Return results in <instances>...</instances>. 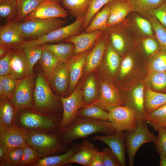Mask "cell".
I'll list each match as a JSON object with an SVG mask.
<instances>
[{
  "instance_id": "obj_1",
  "label": "cell",
  "mask_w": 166,
  "mask_h": 166,
  "mask_svg": "<svg viewBox=\"0 0 166 166\" xmlns=\"http://www.w3.org/2000/svg\"><path fill=\"white\" fill-rule=\"evenodd\" d=\"M115 132L108 120L77 117L70 125L56 133L60 142L68 146L77 140L85 138L93 134L101 133L109 135Z\"/></svg>"
},
{
  "instance_id": "obj_2",
  "label": "cell",
  "mask_w": 166,
  "mask_h": 166,
  "mask_svg": "<svg viewBox=\"0 0 166 166\" xmlns=\"http://www.w3.org/2000/svg\"><path fill=\"white\" fill-rule=\"evenodd\" d=\"M62 113H46L34 109H25L18 111V123L27 130H37L56 133L59 130Z\"/></svg>"
},
{
  "instance_id": "obj_3",
  "label": "cell",
  "mask_w": 166,
  "mask_h": 166,
  "mask_svg": "<svg viewBox=\"0 0 166 166\" xmlns=\"http://www.w3.org/2000/svg\"><path fill=\"white\" fill-rule=\"evenodd\" d=\"M45 77L38 69L33 92L34 109L46 113H61L63 112L61 101L53 93Z\"/></svg>"
},
{
  "instance_id": "obj_4",
  "label": "cell",
  "mask_w": 166,
  "mask_h": 166,
  "mask_svg": "<svg viewBox=\"0 0 166 166\" xmlns=\"http://www.w3.org/2000/svg\"><path fill=\"white\" fill-rule=\"evenodd\" d=\"M26 143L38 151L40 159L64 152L68 149V146L60 142L56 133L37 130H28Z\"/></svg>"
},
{
  "instance_id": "obj_5",
  "label": "cell",
  "mask_w": 166,
  "mask_h": 166,
  "mask_svg": "<svg viewBox=\"0 0 166 166\" xmlns=\"http://www.w3.org/2000/svg\"><path fill=\"white\" fill-rule=\"evenodd\" d=\"M68 20L61 18H33L17 23L22 36L26 40H29L45 36L64 26Z\"/></svg>"
},
{
  "instance_id": "obj_6",
  "label": "cell",
  "mask_w": 166,
  "mask_h": 166,
  "mask_svg": "<svg viewBox=\"0 0 166 166\" xmlns=\"http://www.w3.org/2000/svg\"><path fill=\"white\" fill-rule=\"evenodd\" d=\"M146 120H138L136 129L131 132L126 131L124 133L125 144L127 148L128 164L132 166L136 153L139 148L146 143H154L155 135L149 130Z\"/></svg>"
},
{
  "instance_id": "obj_7",
  "label": "cell",
  "mask_w": 166,
  "mask_h": 166,
  "mask_svg": "<svg viewBox=\"0 0 166 166\" xmlns=\"http://www.w3.org/2000/svg\"><path fill=\"white\" fill-rule=\"evenodd\" d=\"M107 118L117 132H131L137 127L138 120L137 115L133 110L127 106L114 108L108 112Z\"/></svg>"
},
{
  "instance_id": "obj_8",
  "label": "cell",
  "mask_w": 166,
  "mask_h": 166,
  "mask_svg": "<svg viewBox=\"0 0 166 166\" xmlns=\"http://www.w3.org/2000/svg\"><path fill=\"white\" fill-rule=\"evenodd\" d=\"M59 97L63 107L62 117L59 129L61 130L68 127L74 122L78 111L84 105V104L80 85L77 86L68 96Z\"/></svg>"
},
{
  "instance_id": "obj_9",
  "label": "cell",
  "mask_w": 166,
  "mask_h": 166,
  "mask_svg": "<svg viewBox=\"0 0 166 166\" xmlns=\"http://www.w3.org/2000/svg\"><path fill=\"white\" fill-rule=\"evenodd\" d=\"M34 83L32 75L18 80L15 91L9 99L18 111L25 109H34Z\"/></svg>"
},
{
  "instance_id": "obj_10",
  "label": "cell",
  "mask_w": 166,
  "mask_h": 166,
  "mask_svg": "<svg viewBox=\"0 0 166 166\" xmlns=\"http://www.w3.org/2000/svg\"><path fill=\"white\" fill-rule=\"evenodd\" d=\"M10 59V70L9 76L18 80L32 75L33 71L20 45L11 48Z\"/></svg>"
},
{
  "instance_id": "obj_11",
  "label": "cell",
  "mask_w": 166,
  "mask_h": 166,
  "mask_svg": "<svg viewBox=\"0 0 166 166\" xmlns=\"http://www.w3.org/2000/svg\"><path fill=\"white\" fill-rule=\"evenodd\" d=\"M83 18H77L72 23L63 26L45 36L34 40L41 45L64 41L70 37L81 33Z\"/></svg>"
},
{
  "instance_id": "obj_12",
  "label": "cell",
  "mask_w": 166,
  "mask_h": 166,
  "mask_svg": "<svg viewBox=\"0 0 166 166\" xmlns=\"http://www.w3.org/2000/svg\"><path fill=\"white\" fill-rule=\"evenodd\" d=\"M68 13L60 2L47 0L39 5L25 20L33 18L65 19Z\"/></svg>"
},
{
  "instance_id": "obj_13",
  "label": "cell",
  "mask_w": 166,
  "mask_h": 166,
  "mask_svg": "<svg viewBox=\"0 0 166 166\" xmlns=\"http://www.w3.org/2000/svg\"><path fill=\"white\" fill-rule=\"evenodd\" d=\"M28 130L16 126L5 127L0 125V142L9 148L24 147L27 144Z\"/></svg>"
},
{
  "instance_id": "obj_14",
  "label": "cell",
  "mask_w": 166,
  "mask_h": 166,
  "mask_svg": "<svg viewBox=\"0 0 166 166\" xmlns=\"http://www.w3.org/2000/svg\"><path fill=\"white\" fill-rule=\"evenodd\" d=\"M93 102L107 112L114 108L123 106L122 98L118 91L112 84L106 81L101 83L99 98Z\"/></svg>"
},
{
  "instance_id": "obj_15",
  "label": "cell",
  "mask_w": 166,
  "mask_h": 166,
  "mask_svg": "<svg viewBox=\"0 0 166 166\" xmlns=\"http://www.w3.org/2000/svg\"><path fill=\"white\" fill-rule=\"evenodd\" d=\"M108 37L105 32L92 48L87 56L84 69L85 75L95 70L100 64L105 55Z\"/></svg>"
},
{
  "instance_id": "obj_16",
  "label": "cell",
  "mask_w": 166,
  "mask_h": 166,
  "mask_svg": "<svg viewBox=\"0 0 166 166\" xmlns=\"http://www.w3.org/2000/svg\"><path fill=\"white\" fill-rule=\"evenodd\" d=\"M104 32L101 30L89 32L84 31L70 37L64 41L74 45L73 56L76 55L85 53L92 48Z\"/></svg>"
},
{
  "instance_id": "obj_17",
  "label": "cell",
  "mask_w": 166,
  "mask_h": 166,
  "mask_svg": "<svg viewBox=\"0 0 166 166\" xmlns=\"http://www.w3.org/2000/svg\"><path fill=\"white\" fill-rule=\"evenodd\" d=\"M92 139L101 141L107 144L118 159L121 166L126 165L124 132H116L109 135L96 136Z\"/></svg>"
},
{
  "instance_id": "obj_18",
  "label": "cell",
  "mask_w": 166,
  "mask_h": 166,
  "mask_svg": "<svg viewBox=\"0 0 166 166\" xmlns=\"http://www.w3.org/2000/svg\"><path fill=\"white\" fill-rule=\"evenodd\" d=\"M52 87L61 97H65L69 82L67 62L60 61L49 79Z\"/></svg>"
},
{
  "instance_id": "obj_19",
  "label": "cell",
  "mask_w": 166,
  "mask_h": 166,
  "mask_svg": "<svg viewBox=\"0 0 166 166\" xmlns=\"http://www.w3.org/2000/svg\"><path fill=\"white\" fill-rule=\"evenodd\" d=\"M26 40L22 35L17 23L7 22L0 27V45L11 47L20 45Z\"/></svg>"
},
{
  "instance_id": "obj_20",
  "label": "cell",
  "mask_w": 166,
  "mask_h": 166,
  "mask_svg": "<svg viewBox=\"0 0 166 166\" xmlns=\"http://www.w3.org/2000/svg\"><path fill=\"white\" fill-rule=\"evenodd\" d=\"M90 50L73 56L67 62L69 66V76L68 89L70 94L75 89L81 76L87 56Z\"/></svg>"
},
{
  "instance_id": "obj_21",
  "label": "cell",
  "mask_w": 166,
  "mask_h": 166,
  "mask_svg": "<svg viewBox=\"0 0 166 166\" xmlns=\"http://www.w3.org/2000/svg\"><path fill=\"white\" fill-rule=\"evenodd\" d=\"M109 3L110 10L107 27L121 23L132 11L127 0H112Z\"/></svg>"
},
{
  "instance_id": "obj_22",
  "label": "cell",
  "mask_w": 166,
  "mask_h": 166,
  "mask_svg": "<svg viewBox=\"0 0 166 166\" xmlns=\"http://www.w3.org/2000/svg\"><path fill=\"white\" fill-rule=\"evenodd\" d=\"M82 143H73L62 154L40 159L36 166H61L68 164L69 160L80 148Z\"/></svg>"
},
{
  "instance_id": "obj_23",
  "label": "cell",
  "mask_w": 166,
  "mask_h": 166,
  "mask_svg": "<svg viewBox=\"0 0 166 166\" xmlns=\"http://www.w3.org/2000/svg\"><path fill=\"white\" fill-rule=\"evenodd\" d=\"M99 151L93 144L85 139L80 148L69 160L68 164L77 163L83 166H89L93 156Z\"/></svg>"
},
{
  "instance_id": "obj_24",
  "label": "cell",
  "mask_w": 166,
  "mask_h": 166,
  "mask_svg": "<svg viewBox=\"0 0 166 166\" xmlns=\"http://www.w3.org/2000/svg\"><path fill=\"white\" fill-rule=\"evenodd\" d=\"M18 111L9 99L0 101V125L5 127L17 126Z\"/></svg>"
},
{
  "instance_id": "obj_25",
  "label": "cell",
  "mask_w": 166,
  "mask_h": 166,
  "mask_svg": "<svg viewBox=\"0 0 166 166\" xmlns=\"http://www.w3.org/2000/svg\"><path fill=\"white\" fill-rule=\"evenodd\" d=\"M52 44L48 43L42 45L54 55L60 61L66 62L73 56L74 45L71 43Z\"/></svg>"
},
{
  "instance_id": "obj_26",
  "label": "cell",
  "mask_w": 166,
  "mask_h": 166,
  "mask_svg": "<svg viewBox=\"0 0 166 166\" xmlns=\"http://www.w3.org/2000/svg\"><path fill=\"white\" fill-rule=\"evenodd\" d=\"M20 45L27 59L30 68L33 71L34 65L41 57L42 45L37 42L35 40H26Z\"/></svg>"
},
{
  "instance_id": "obj_27",
  "label": "cell",
  "mask_w": 166,
  "mask_h": 166,
  "mask_svg": "<svg viewBox=\"0 0 166 166\" xmlns=\"http://www.w3.org/2000/svg\"><path fill=\"white\" fill-rule=\"evenodd\" d=\"M110 10V3H109L95 14L84 31L89 32L101 30L105 32L107 28Z\"/></svg>"
},
{
  "instance_id": "obj_28",
  "label": "cell",
  "mask_w": 166,
  "mask_h": 166,
  "mask_svg": "<svg viewBox=\"0 0 166 166\" xmlns=\"http://www.w3.org/2000/svg\"><path fill=\"white\" fill-rule=\"evenodd\" d=\"M90 0H61V5L72 17L76 19L84 18Z\"/></svg>"
},
{
  "instance_id": "obj_29",
  "label": "cell",
  "mask_w": 166,
  "mask_h": 166,
  "mask_svg": "<svg viewBox=\"0 0 166 166\" xmlns=\"http://www.w3.org/2000/svg\"><path fill=\"white\" fill-rule=\"evenodd\" d=\"M166 104V93L157 92L148 89L144 95V107L147 113Z\"/></svg>"
},
{
  "instance_id": "obj_30",
  "label": "cell",
  "mask_w": 166,
  "mask_h": 166,
  "mask_svg": "<svg viewBox=\"0 0 166 166\" xmlns=\"http://www.w3.org/2000/svg\"><path fill=\"white\" fill-rule=\"evenodd\" d=\"M105 32L114 49L118 54L122 53L125 49L126 42L123 34L117 24L107 27Z\"/></svg>"
},
{
  "instance_id": "obj_31",
  "label": "cell",
  "mask_w": 166,
  "mask_h": 166,
  "mask_svg": "<svg viewBox=\"0 0 166 166\" xmlns=\"http://www.w3.org/2000/svg\"><path fill=\"white\" fill-rule=\"evenodd\" d=\"M42 47L39 63L45 76L49 79L60 61L49 51Z\"/></svg>"
},
{
  "instance_id": "obj_32",
  "label": "cell",
  "mask_w": 166,
  "mask_h": 166,
  "mask_svg": "<svg viewBox=\"0 0 166 166\" xmlns=\"http://www.w3.org/2000/svg\"><path fill=\"white\" fill-rule=\"evenodd\" d=\"M108 112L93 102L84 105L78 111L77 117L108 121Z\"/></svg>"
},
{
  "instance_id": "obj_33",
  "label": "cell",
  "mask_w": 166,
  "mask_h": 166,
  "mask_svg": "<svg viewBox=\"0 0 166 166\" xmlns=\"http://www.w3.org/2000/svg\"><path fill=\"white\" fill-rule=\"evenodd\" d=\"M146 120L155 131L166 127V104L147 113Z\"/></svg>"
},
{
  "instance_id": "obj_34",
  "label": "cell",
  "mask_w": 166,
  "mask_h": 166,
  "mask_svg": "<svg viewBox=\"0 0 166 166\" xmlns=\"http://www.w3.org/2000/svg\"><path fill=\"white\" fill-rule=\"evenodd\" d=\"M47 0H17L16 22L22 21L36 8Z\"/></svg>"
},
{
  "instance_id": "obj_35",
  "label": "cell",
  "mask_w": 166,
  "mask_h": 166,
  "mask_svg": "<svg viewBox=\"0 0 166 166\" xmlns=\"http://www.w3.org/2000/svg\"><path fill=\"white\" fill-rule=\"evenodd\" d=\"M84 105L91 104L98 99L96 80L93 74L87 78L82 91Z\"/></svg>"
},
{
  "instance_id": "obj_36",
  "label": "cell",
  "mask_w": 166,
  "mask_h": 166,
  "mask_svg": "<svg viewBox=\"0 0 166 166\" xmlns=\"http://www.w3.org/2000/svg\"><path fill=\"white\" fill-rule=\"evenodd\" d=\"M132 11L148 13L160 6L165 0H127Z\"/></svg>"
},
{
  "instance_id": "obj_37",
  "label": "cell",
  "mask_w": 166,
  "mask_h": 166,
  "mask_svg": "<svg viewBox=\"0 0 166 166\" xmlns=\"http://www.w3.org/2000/svg\"><path fill=\"white\" fill-rule=\"evenodd\" d=\"M17 15V0H0L1 19L15 22Z\"/></svg>"
},
{
  "instance_id": "obj_38",
  "label": "cell",
  "mask_w": 166,
  "mask_h": 166,
  "mask_svg": "<svg viewBox=\"0 0 166 166\" xmlns=\"http://www.w3.org/2000/svg\"><path fill=\"white\" fill-rule=\"evenodd\" d=\"M23 152V147L10 148L0 160V166H21Z\"/></svg>"
},
{
  "instance_id": "obj_39",
  "label": "cell",
  "mask_w": 166,
  "mask_h": 166,
  "mask_svg": "<svg viewBox=\"0 0 166 166\" xmlns=\"http://www.w3.org/2000/svg\"><path fill=\"white\" fill-rule=\"evenodd\" d=\"M105 56V64L109 72L112 74H114L119 65L120 57L111 45L109 38Z\"/></svg>"
},
{
  "instance_id": "obj_40",
  "label": "cell",
  "mask_w": 166,
  "mask_h": 166,
  "mask_svg": "<svg viewBox=\"0 0 166 166\" xmlns=\"http://www.w3.org/2000/svg\"><path fill=\"white\" fill-rule=\"evenodd\" d=\"M112 0H90L88 8L83 20L82 31H85L91 19L106 4Z\"/></svg>"
},
{
  "instance_id": "obj_41",
  "label": "cell",
  "mask_w": 166,
  "mask_h": 166,
  "mask_svg": "<svg viewBox=\"0 0 166 166\" xmlns=\"http://www.w3.org/2000/svg\"><path fill=\"white\" fill-rule=\"evenodd\" d=\"M40 159L38 151L27 144L23 147L21 166H36Z\"/></svg>"
},
{
  "instance_id": "obj_42",
  "label": "cell",
  "mask_w": 166,
  "mask_h": 166,
  "mask_svg": "<svg viewBox=\"0 0 166 166\" xmlns=\"http://www.w3.org/2000/svg\"><path fill=\"white\" fill-rule=\"evenodd\" d=\"M150 72L166 71V50L157 52L151 60L149 67Z\"/></svg>"
},
{
  "instance_id": "obj_43",
  "label": "cell",
  "mask_w": 166,
  "mask_h": 166,
  "mask_svg": "<svg viewBox=\"0 0 166 166\" xmlns=\"http://www.w3.org/2000/svg\"><path fill=\"white\" fill-rule=\"evenodd\" d=\"M149 18L156 37L162 49L166 50V28L152 16Z\"/></svg>"
},
{
  "instance_id": "obj_44",
  "label": "cell",
  "mask_w": 166,
  "mask_h": 166,
  "mask_svg": "<svg viewBox=\"0 0 166 166\" xmlns=\"http://www.w3.org/2000/svg\"><path fill=\"white\" fill-rule=\"evenodd\" d=\"M148 80L155 89L162 90L166 89V71L150 72Z\"/></svg>"
},
{
  "instance_id": "obj_45",
  "label": "cell",
  "mask_w": 166,
  "mask_h": 166,
  "mask_svg": "<svg viewBox=\"0 0 166 166\" xmlns=\"http://www.w3.org/2000/svg\"><path fill=\"white\" fill-rule=\"evenodd\" d=\"M18 81V80L14 79L9 76H0V84L2 86L4 93L3 100L10 99L12 96Z\"/></svg>"
},
{
  "instance_id": "obj_46",
  "label": "cell",
  "mask_w": 166,
  "mask_h": 166,
  "mask_svg": "<svg viewBox=\"0 0 166 166\" xmlns=\"http://www.w3.org/2000/svg\"><path fill=\"white\" fill-rule=\"evenodd\" d=\"M158 136L154 142L157 153L166 156V127L160 128L158 131Z\"/></svg>"
},
{
  "instance_id": "obj_47",
  "label": "cell",
  "mask_w": 166,
  "mask_h": 166,
  "mask_svg": "<svg viewBox=\"0 0 166 166\" xmlns=\"http://www.w3.org/2000/svg\"><path fill=\"white\" fill-rule=\"evenodd\" d=\"M135 23L139 30L144 34L150 37L153 34V30L150 21L139 16L135 17Z\"/></svg>"
},
{
  "instance_id": "obj_48",
  "label": "cell",
  "mask_w": 166,
  "mask_h": 166,
  "mask_svg": "<svg viewBox=\"0 0 166 166\" xmlns=\"http://www.w3.org/2000/svg\"><path fill=\"white\" fill-rule=\"evenodd\" d=\"M101 152L103 166H121L118 159L110 148H105Z\"/></svg>"
},
{
  "instance_id": "obj_49",
  "label": "cell",
  "mask_w": 166,
  "mask_h": 166,
  "mask_svg": "<svg viewBox=\"0 0 166 166\" xmlns=\"http://www.w3.org/2000/svg\"><path fill=\"white\" fill-rule=\"evenodd\" d=\"M156 18L160 23L166 28V0L149 13Z\"/></svg>"
},
{
  "instance_id": "obj_50",
  "label": "cell",
  "mask_w": 166,
  "mask_h": 166,
  "mask_svg": "<svg viewBox=\"0 0 166 166\" xmlns=\"http://www.w3.org/2000/svg\"><path fill=\"white\" fill-rule=\"evenodd\" d=\"M142 44L145 52L148 55L155 53L159 48L158 43L153 38L150 37L144 39Z\"/></svg>"
},
{
  "instance_id": "obj_51",
  "label": "cell",
  "mask_w": 166,
  "mask_h": 166,
  "mask_svg": "<svg viewBox=\"0 0 166 166\" xmlns=\"http://www.w3.org/2000/svg\"><path fill=\"white\" fill-rule=\"evenodd\" d=\"M133 62L132 58L130 56L125 57L123 60L121 67L120 75L124 77L128 74L131 70Z\"/></svg>"
},
{
  "instance_id": "obj_52",
  "label": "cell",
  "mask_w": 166,
  "mask_h": 166,
  "mask_svg": "<svg viewBox=\"0 0 166 166\" xmlns=\"http://www.w3.org/2000/svg\"><path fill=\"white\" fill-rule=\"evenodd\" d=\"M10 51L0 58V76H9L10 70Z\"/></svg>"
},
{
  "instance_id": "obj_53",
  "label": "cell",
  "mask_w": 166,
  "mask_h": 166,
  "mask_svg": "<svg viewBox=\"0 0 166 166\" xmlns=\"http://www.w3.org/2000/svg\"><path fill=\"white\" fill-rule=\"evenodd\" d=\"M89 166H103V161L101 152L98 151L93 158Z\"/></svg>"
},
{
  "instance_id": "obj_54",
  "label": "cell",
  "mask_w": 166,
  "mask_h": 166,
  "mask_svg": "<svg viewBox=\"0 0 166 166\" xmlns=\"http://www.w3.org/2000/svg\"><path fill=\"white\" fill-rule=\"evenodd\" d=\"M12 47L5 45H0V58L5 56L10 50Z\"/></svg>"
},
{
  "instance_id": "obj_55",
  "label": "cell",
  "mask_w": 166,
  "mask_h": 166,
  "mask_svg": "<svg viewBox=\"0 0 166 166\" xmlns=\"http://www.w3.org/2000/svg\"><path fill=\"white\" fill-rule=\"evenodd\" d=\"M9 149L5 145L0 142V160L2 159Z\"/></svg>"
},
{
  "instance_id": "obj_56",
  "label": "cell",
  "mask_w": 166,
  "mask_h": 166,
  "mask_svg": "<svg viewBox=\"0 0 166 166\" xmlns=\"http://www.w3.org/2000/svg\"><path fill=\"white\" fill-rule=\"evenodd\" d=\"M160 156V161L159 166H166V156L162 155H159Z\"/></svg>"
},
{
  "instance_id": "obj_57",
  "label": "cell",
  "mask_w": 166,
  "mask_h": 166,
  "mask_svg": "<svg viewBox=\"0 0 166 166\" xmlns=\"http://www.w3.org/2000/svg\"><path fill=\"white\" fill-rule=\"evenodd\" d=\"M49 0L55 1V2H61V0Z\"/></svg>"
}]
</instances>
